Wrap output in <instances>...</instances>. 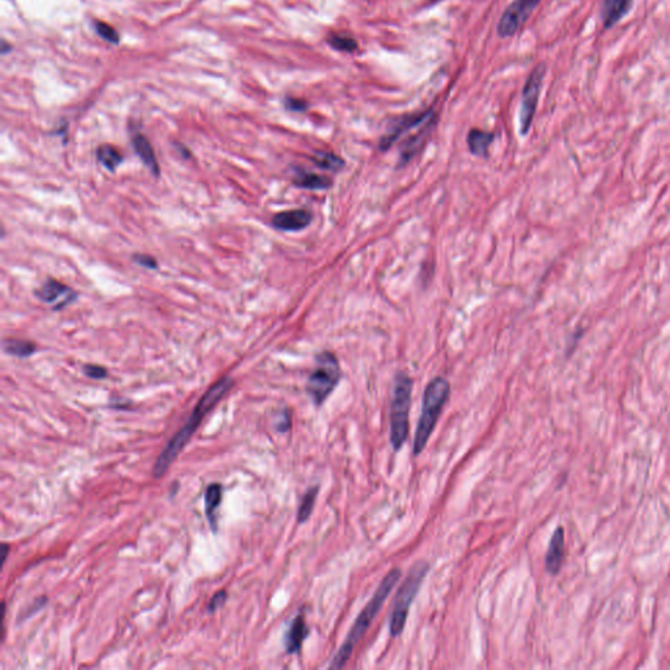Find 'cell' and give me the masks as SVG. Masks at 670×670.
Listing matches in <instances>:
<instances>
[{"instance_id":"cell-10","label":"cell","mask_w":670,"mask_h":670,"mask_svg":"<svg viewBox=\"0 0 670 670\" xmlns=\"http://www.w3.org/2000/svg\"><path fill=\"white\" fill-rule=\"evenodd\" d=\"M35 296L53 306L54 310H60L73 303L78 294L69 285L55 279H49L35 291Z\"/></svg>"},{"instance_id":"cell-1","label":"cell","mask_w":670,"mask_h":670,"mask_svg":"<svg viewBox=\"0 0 670 670\" xmlns=\"http://www.w3.org/2000/svg\"><path fill=\"white\" fill-rule=\"evenodd\" d=\"M233 387V378L225 376L215 382L211 388L209 389L204 396L200 398L198 405L195 406L194 412L190 415L186 424L177 432L176 435L172 437V440L166 444L161 455L157 457L155 466H153V475L156 478H160L165 474V471L170 468L173 461L177 459V456L181 453V450L185 448L197 431L198 425L202 423L203 418L211 412L215 407V405L219 400H223L224 396Z\"/></svg>"},{"instance_id":"cell-21","label":"cell","mask_w":670,"mask_h":670,"mask_svg":"<svg viewBox=\"0 0 670 670\" xmlns=\"http://www.w3.org/2000/svg\"><path fill=\"white\" fill-rule=\"evenodd\" d=\"M318 491H319V487L313 486L303 496L299 511H297V522L299 524H304L312 516L313 508H315L316 500H317Z\"/></svg>"},{"instance_id":"cell-6","label":"cell","mask_w":670,"mask_h":670,"mask_svg":"<svg viewBox=\"0 0 670 670\" xmlns=\"http://www.w3.org/2000/svg\"><path fill=\"white\" fill-rule=\"evenodd\" d=\"M341 365L337 356L329 351L318 353L316 368L308 378L306 391L316 406L329 398L341 380Z\"/></svg>"},{"instance_id":"cell-15","label":"cell","mask_w":670,"mask_h":670,"mask_svg":"<svg viewBox=\"0 0 670 670\" xmlns=\"http://www.w3.org/2000/svg\"><path fill=\"white\" fill-rule=\"evenodd\" d=\"M563 556H565V531L563 528L559 527L554 531L546 553V559H545V565L549 574L556 575L559 572L563 562Z\"/></svg>"},{"instance_id":"cell-9","label":"cell","mask_w":670,"mask_h":670,"mask_svg":"<svg viewBox=\"0 0 670 670\" xmlns=\"http://www.w3.org/2000/svg\"><path fill=\"white\" fill-rule=\"evenodd\" d=\"M432 117H435L434 110H425L422 113L406 114V116H402V117L394 119L391 122V125L389 126L387 134L380 141V150L384 151V152L388 151L389 148L400 139V135L403 132L414 129V127H418V126H423L424 123Z\"/></svg>"},{"instance_id":"cell-28","label":"cell","mask_w":670,"mask_h":670,"mask_svg":"<svg viewBox=\"0 0 670 670\" xmlns=\"http://www.w3.org/2000/svg\"><path fill=\"white\" fill-rule=\"evenodd\" d=\"M227 600V592L225 590H220L213 597H212L211 602L209 603V612H213L215 610H218L219 608H222L224 605V602Z\"/></svg>"},{"instance_id":"cell-18","label":"cell","mask_w":670,"mask_h":670,"mask_svg":"<svg viewBox=\"0 0 670 670\" xmlns=\"http://www.w3.org/2000/svg\"><path fill=\"white\" fill-rule=\"evenodd\" d=\"M494 141V134L479 129H471L468 134V146L473 155L486 157L488 155L490 146Z\"/></svg>"},{"instance_id":"cell-30","label":"cell","mask_w":670,"mask_h":670,"mask_svg":"<svg viewBox=\"0 0 670 670\" xmlns=\"http://www.w3.org/2000/svg\"><path fill=\"white\" fill-rule=\"evenodd\" d=\"M285 106L287 109L292 110V112H304L306 109V103L301 101V100H296V98H287L285 101Z\"/></svg>"},{"instance_id":"cell-13","label":"cell","mask_w":670,"mask_h":670,"mask_svg":"<svg viewBox=\"0 0 670 670\" xmlns=\"http://www.w3.org/2000/svg\"><path fill=\"white\" fill-rule=\"evenodd\" d=\"M434 125H435V117H432L428 122H425L421 131H418L416 134L412 135V138H409L407 141H405V144L400 150L398 166H405V165L409 164L412 159L423 150L424 144L428 139V136L431 135Z\"/></svg>"},{"instance_id":"cell-27","label":"cell","mask_w":670,"mask_h":670,"mask_svg":"<svg viewBox=\"0 0 670 670\" xmlns=\"http://www.w3.org/2000/svg\"><path fill=\"white\" fill-rule=\"evenodd\" d=\"M132 259H134V262H136L138 265H141L143 267H147V269H157V261L153 258V257H151V256L134 254Z\"/></svg>"},{"instance_id":"cell-23","label":"cell","mask_w":670,"mask_h":670,"mask_svg":"<svg viewBox=\"0 0 670 670\" xmlns=\"http://www.w3.org/2000/svg\"><path fill=\"white\" fill-rule=\"evenodd\" d=\"M4 350L6 353L17 358H28L35 353V344L32 342L20 340H6Z\"/></svg>"},{"instance_id":"cell-7","label":"cell","mask_w":670,"mask_h":670,"mask_svg":"<svg viewBox=\"0 0 670 670\" xmlns=\"http://www.w3.org/2000/svg\"><path fill=\"white\" fill-rule=\"evenodd\" d=\"M546 75V66L540 63L530 72L529 78L527 79L525 87L522 89L521 97V107H520V132L521 135H527L529 132L534 114L538 105L540 94H541L543 79Z\"/></svg>"},{"instance_id":"cell-22","label":"cell","mask_w":670,"mask_h":670,"mask_svg":"<svg viewBox=\"0 0 670 670\" xmlns=\"http://www.w3.org/2000/svg\"><path fill=\"white\" fill-rule=\"evenodd\" d=\"M315 164L319 166L324 170L329 172H340L344 168V161L338 155L333 152H317L313 157Z\"/></svg>"},{"instance_id":"cell-14","label":"cell","mask_w":670,"mask_h":670,"mask_svg":"<svg viewBox=\"0 0 670 670\" xmlns=\"http://www.w3.org/2000/svg\"><path fill=\"white\" fill-rule=\"evenodd\" d=\"M308 635H309V628L306 626V618L303 614H297L284 635L285 652L290 655L300 652Z\"/></svg>"},{"instance_id":"cell-12","label":"cell","mask_w":670,"mask_h":670,"mask_svg":"<svg viewBox=\"0 0 670 670\" xmlns=\"http://www.w3.org/2000/svg\"><path fill=\"white\" fill-rule=\"evenodd\" d=\"M313 220L312 212L308 210H290V211H283L276 213L272 220L271 225L283 232H299L306 229L309 224Z\"/></svg>"},{"instance_id":"cell-32","label":"cell","mask_w":670,"mask_h":670,"mask_svg":"<svg viewBox=\"0 0 670 670\" xmlns=\"http://www.w3.org/2000/svg\"><path fill=\"white\" fill-rule=\"evenodd\" d=\"M432 1H440V0H432Z\"/></svg>"},{"instance_id":"cell-24","label":"cell","mask_w":670,"mask_h":670,"mask_svg":"<svg viewBox=\"0 0 670 670\" xmlns=\"http://www.w3.org/2000/svg\"><path fill=\"white\" fill-rule=\"evenodd\" d=\"M328 42L333 49H335L338 51H344V53H353L358 49L356 41L351 37H347V35H330L328 38Z\"/></svg>"},{"instance_id":"cell-8","label":"cell","mask_w":670,"mask_h":670,"mask_svg":"<svg viewBox=\"0 0 670 670\" xmlns=\"http://www.w3.org/2000/svg\"><path fill=\"white\" fill-rule=\"evenodd\" d=\"M542 0H515L506 8L499 25L497 33L500 37L506 38L518 33L521 26L528 21L530 15L540 6Z\"/></svg>"},{"instance_id":"cell-3","label":"cell","mask_w":670,"mask_h":670,"mask_svg":"<svg viewBox=\"0 0 670 670\" xmlns=\"http://www.w3.org/2000/svg\"><path fill=\"white\" fill-rule=\"evenodd\" d=\"M450 396V385L443 377H435L428 382L423 393V405L414 437L412 453L421 455L435 430L437 421L443 412V407Z\"/></svg>"},{"instance_id":"cell-17","label":"cell","mask_w":670,"mask_h":670,"mask_svg":"<svg viewBox=\"0 0 670 670\" xmlns=\"http://www.w3.org/2000/svg\"><path fill=\"white\" fill-rule=\"evenodd\" d=\"M294 184L296 186L308 190H328L333 186V179L329 177L310 173L306 169H296Z\"/></svg>"},{"instance_id":"cell-26","label":"cell","mask_w":670,"mask_h":670,"mask_svg":"<svg viewBox=\"0 0 670 670\" xmlns=\"http://www.w3.org/2000/svg\"><path fill=\"white\" fill-rule=\"evenodd\" d=\"M84 373L94 380H103L107 376V371L100 365L87 364L84 367Z\"/></svg>"},{"instance_id":"cell-16","label":"cell","mask_w":670,"mask_h":670,"mask_svg":"<svg viewBox=\"0 0 670 670\" xmlns=\"http://www.w3.org/2000/svg\"><path fill=\"white\" fill-rule=\"evenodd\" d=\"M132 146H134L135 152L138 153L141 161L151 170L153 176H159L160 168H159L157 159H156L155 152H153L152 146H151L148 139L141 134H135L132 136Z\"/></svg>"},{"instance_id":"cell-19","label":"cell","mask_w":670,"mask_h":670,"mask_svg":"<svg viewBox=\"0 0 670 670\" xmlns=\"http://www.w3.org/2000/svg\"><path fill=\"white\" fill-rule=\"evenodd\" d=\"M223 499V487L219 483H213L209 486L206 495H204V503H206V513L210 520V524L213 530H216V509L220 506Z\"/></svg>"},{"instance_id":"cell-25","label":"cell","mask_w":670,"mask_h":670,"mask_svg":"<svg viewBox=\"0 0 670 670\" xmlns=\"http://www.w3.org/2000/svg\"><path fill=\"white\" fill-rule=\"evenodd\" d=\"M96 29H97V33L103 38H105L106 41L112 44H118L119 37H118L117 30L113 29L110 25L105 23H96Z\"/></svg>"},{"instance_id":"cell-4","label":"cell","mask_w":670,"mask_h":670,"mask_svg":"<svg viewBox=\"0 0 670 670\" xmlns=\"http://www.w3.org/2000/svg\"><path fill=\"white\" fill-rule=\"evenodd\" d=\"M412 377L405 372L397 373L394 378L390 406V441L397 452L403 447L410 432L409 414L412 406Z\"/></svg>"},{"instance_id":"cell-20","label":"cell","mask_w":670,"mask_h":670,"mask_svg":"<svg viewBox=\"0 0 670 670\" xmlns=\"http://www.w3.org/2000/svg\"><path fill=\"white\" fill-rule=\"evenodd\" d=\"M97 159L109 172H114L123 161L122 153L110 144H103L97 150Z\"/></svg>"},{"instance_id":"cell-2","label":"cell","mask_w":670,"mask_h":670,"mask_svg":"<svg viewBox=\"0 0 670 670\" xmlns=\"http://www.w3.org/2000/svg\"><path fill=\"white\" fill-rule=\"evenodd\" d=\"M400 576H402V572H400V568H393L391 571H389L388 575L384 577V580L381 581V584L376 589L372 600L367 603L363 612L358 615V618L351 627L349 635L346 637L344 643L342 644L341 648L338 649V652L335 653L334 659L331 661L330 669H341L349 662V660L353 655V649L359 644V642L365 635V633L368 631L369 626L373 622L375 617L380 612V609L382 608L384 602L388 599L391 589L394 588L396 584L398 583Z\"/></svg>"},{"instance_id":"cell-5","label":"cell","mask_w":670,"mask_h":670,"mask_svg":"<svg viewBox=\"0 0 670 670\" xmlns=\"http://www.w3.org/2000/svg\"><path fill=\"white\" fill-rule=\"evenodd\" d=\"M428 571H430V565L427 562H424V561L416 562L415 565H412L409 575L406 576L405 581H403V584L400 585V590H398L396 600H394L393 612H391V617H390V624H389L390 635L393 637H397L403 633L407 617H409V612H410V608H412V601L415 600Z\"/></svg>"},{"instance_id":"cell-29","label":"cell","mask_w":670,"mask_h":670,"mask_svg":"<svg viewBox=\"0 0 670 670\" xmlns=\"http://www.w3.org/2000/svg\"><path fill=\"white\" fill-rule=\"evenodd\" d=\"M275 425H276L278 431H281V432L288 431L291 428V416H290V412H287V410L281 412V415L278 418V422H276Z\"/></svg>"},{"instance_id":"cell-31","label":"cell","mask_w":670,"mask_h":670,"mask_svg":"<svg viewBox=\"0 0 670 670\" xmlns=\"http://www.w3.org/2000/svg\"><path fill=\"white\" fill-rule=\"evenodd\" d=\"M1 549H3V563H4L6 562V558H7V554H8V550H10V546L7 543H3Z\"/></svg>"},{"instance_id":"cell-11","label":"cell","mask_w":670,"mask_h":670,"mask_svg":"<svg viewBox=\"0 0 670 670\" xmlns=\"http://www.w3.org/2000/svg\"><path fill=\"white\" fill-rule=\"evenodd\" d=\"M635 0H601L600 20L603 30H610L633 10Z\"/></svg>"}]
</instances>
